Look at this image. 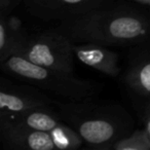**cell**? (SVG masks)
Listing matches in <instances>:
<instances>
[{
	"mask_svg": "<svg viewBox=\"0 0 150 150\" xmlns=\"http://www.w3.org/2000/svg\"><path fill=\"white\" fill-rule=\"evenodd\" d=\"M3 145L13 150H54L56 144L48 132L36 131L19 125H0Z\"/></svg>",
	"mask_w": 150,
	"mask_h": 150,
	"instance_id": "cell-6",
	"label": "cell"
},
{
	"mask_svg": "<svg viewBox=\"0 0 150 150\" xmlns=\"http://www.w3.org/2000/svg\"><path fill=\"white\" fill-rule=\"evenodd\" d=\"M73 50L75 57L80 62L91 68L100 71L107 76L116 77L120 72L118 54L113 50L105 47L104 44L84 42L74 44Z\"/></svg>",
	"mask_w": 150,
	"mask_h": 150,
	"instance_id": "cell-7",
	"label": "cell"
},
{
	"mask_svg": "<svg viewBox=\"0 0 150 150\" xmlns=\"http://www.w3.org/2000/svg\"><path fill=\"white\" fill-rule=\"evenodd\" d=\"M30 34L17 16H0V63L21 52Z\"/></svg>",
	"mask_w": 150,
	"mask_h": 150,
	"instance_id": "cell-8",
	"label": "cell"
},
{
	"mask_svg": "<svg viewBox=\"0 0 150 150\" xmlns=\"http://www.w3.org/2000/svg\"><path fill=\"white\" fill-rule=\"evenodd\" d=\"M73 43L58 30L29 35L21 52L17 54L39 66L74 72Z\"/></svg>",
	"mask_w": 150,
	"mask_h": 150,
	"instance_id": "cell-4",
	"label": "cell"
},
{
	"mask_svg": "<svg viewBox=\"0 0 150 150\" xmlns=\"http://www.w3.org/2000/svg\"><path fill=\"white\" fill-rule=\"evenodd\" d=\"M73 43L129 45L150 37V17L131 6L108 5L62 21L57 28Z\"/></svg>",
	"mask_w": 150,
	"mask_h": 150,
	"instance_id": "cell-1",
	"label": "cell"
},
{
	"mask_svg": "<svg viewBox=\"0 0 150 150\" xmlns=\"http://www.w3.org/2000/svg\"><path fill=\"white\" fill-rule=\"evenodd\" d=\"M54 101L35 86H21L2 78L0 83V120L38 107H52Z\"/></svg>",
	"mask_w": 150,
	"mask_h": 150,
	"instance_id": "cell-5",
	"label": "cell"
},
{
	"mask_svg": "<svg viewBox=\"0 0 150 150\" xmlns=\"http://www.w3.org/2000/svg\"><path fill=\"white\" fill-rule=\"evenodd\" d=\"M112 150H150V136L145 129H134L117 141Z\"/></svg>",
	"mask_w": 150,
	"mask_h": 150,
	"instance_id": "cell-13",
	"label": "cell"
},
{
	"mask_svg": "<svg viewBox=\"0 0 150 150\" xmlns=\"http://www.w3.org/2000/svg\"><path fill=\"white\" fill-rule=\"evenodd\" d=\"M110 0H52L44 21H66L109 5Z\"/></svg>",
	"mask_w": 150,
	"mask_h": 150,
	"instance_id": "cell-10",
	"label": "cell"
},
{
	"mask_svg": "<svg viewBox=\"0 0 150 150\" xmlns=\"http://www.w3.org/2000/svg\"><path fill=\"white\" fill-rule=\"evenodd\" d=\"M23 0H0V13H9V11L19 5Z\"/></svg>",
	"mask_w": 150,
	"mask_h": 150,
	"instance_id": "cell-15",
	"label": "cell"
},
{
	"mask_svg": "<svg viewBox=\"0 0 150 150\" xmlns=\"http://www.w3.org/2000/svg\"><path fill=\"white\" fill-rule=\"evenodd\" d=\"M143 120H144V129L147 131V133L150 136V104L145 109V112L143 115Z\"/></svg>",
	"mask_w": 150,
	"mask_h": 150,
	"instance_id": "cell-16",
	"label": "cell"
},
{
	"mask_svg": "<svg viewBox=\"0 0 150 150\" xmlns=\"http://www.w3.org/2000/svg\"><path fill=\"white\" fill-rule=\"evenodd\" d=\"M131 1H135V2L141 3V4H146L150 6V0H131Z\"/></svg>",
	"mask_w": 150,
	"mask_h": 150,
	"instance_id": "cell-17",
	"label": "cell"
},
{
	"mask_svg": "<svg viewBox=\"0 0 150 150\" xmlns=\"http://www.w3.org/2000/svg\"><path fill=\"white\" fill-rule=\"evenodd\" d=\"M52 0H23L27 9L35 17L43 20L44 15Z\"/></svg>",
	"mask_w": 150,
	"mask_h": 150,
	"instance_id": "cell-14",
	"label": "cell"
},
{
	"mask_svg": "<svg viewBox=\"0 0 150 150\" xmlns=\"http://www.w3.org/2000/svg\"><path fill=\"white\" fill-rule=\"evenodd\" d=\"M63 119L58 109L52 107H38L26 110L24 112L0 120V125H13L29 127L36 131L50 132L54 127L63 122Z\"/></svg>",
	"mask_w": 150,
	"mask_h": 150,
	"instance_id": "cell-9",
	"label": "cell"
},
{
	"mask_svg": "<svg viewBox=\"0 0 150 150\" xmlns=\"http://www.w3.org/2000/svg\"><path fill=\"white\" fill-rule=\"evenodd\" d=\"M127 82L132 90L144 97H150V54L134 61L127 74Z\"/></svg>",
	"mask_w": 150,
	"mask_h": 150,
	"instance_id": "cell-11",
	"label": "cell"
},
{
	"mask_svg": "<svg viewBox=\"0 0 150 150\" xmlns=\"http://www.w3.org/2000/svg\"><path fill=\"white\" fill-rule=\"evenodd\" d=\"M56 104L62 119L81 136L88 147L110 150L134 131L133 118L118 104L98 102L92 97Z\"/></svg>",
	"mask_w": 150,
	"mask_h": 150,
	"instance_id": "cell-2",
	"label": "cell"
},
{
	"mask_svg": "<svg viewBox=\"0 0 150 150\" xmlns=\"http://www.w3.org/2000/svg\"><path fill=\"white\" fill-rule=\"evenodd\" d=\"M48 133L52 136L57 149L77 150L84 144L81 136L65 121L61 122Z\"/></svg>",
	"mask_w": 150,
	"mask_h": 150,
	"instance_id": "cell-12",
	"label": "cell"
},
{
	"mask_svg": "<svg viewBox=\"0 0 150 150\" xmlns=\"http://www.w3.org/2000/svg\"><path fill=\"white\" fill-rule=\"evenodd\" d=\"M0 64L2 71L7 74L27 80L67 101H81L94 97L98 91V84L91 80L80 79L66 71L39 66L20 54L11 56Z\"/></svg>",
	"mask_w": 150,
	"mask_h": 150,
	"instance_id": "cell-3",
	"label": "cell"
}]
</instances>
